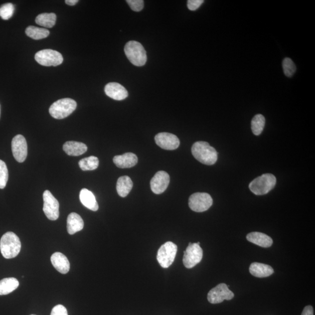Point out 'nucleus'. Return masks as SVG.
<instances>
[{"mask_svg": "<svg viewBox=\"0 0 315 315\" xmlns=\"http://www.w3.org/2000/svg\"><path fill=\"white\" fill-rule=\"evenodd\" d=\"M78 165L84 171L94 170L98 168L99 159L97 157L94 156L89 157L80 160Z\"/></svg>", "mask_w": 315, "mask_h": 315, "instance_id": "nucleus-28", "label": "nucleus"}, {"mask_svg": "<svg viewBox=\"0 0 315 315\" xmlns=\"http://www.w3.org/2000/svg\"><path fill=\"white\" fill-rule=\"evenodd\" d=\"M213 203V198L210 194L206 193H194L189 197V207L191 210L197 213H202L208 210Z\"/></svg>", "mask_w": 315, "mask_h": 315, "instance_id": "nucleus-8", "label": "nucleus"}, {"mask_svg": "<svg viewBox=\"0 0 315 315\" xmlns=\"http://www.w3.org/2000/svg\"><path fill=\"white\" fill-rule=\"evenodd\" d=\"M65 2H66L67 5L73 6L76 4L78 1V0H66Z\"/></svg>", "mask_w": 315, "mask_h": 315, "instance_id": "nucleus-36", "label": "nucleus"}, {"mask_svg": "<svg viewBox=\"0 0 315 315\" xmlns=\"http://www.w3.org/2000/svg\"><path fill=\"white\" fill-rule=\"evenodd\" d=\"M77 103L73 99L64 98L53 103L49 108L50 114L56 119H63L69 116L77 108Z\"/></svg>", "mask_w": 315, "mask_h": 315, "instance_id": "nucleus-5", "label": "nucleus"}, {"mask_svg": "<svg viewBox=\"0 0 315 315\" xmlns=\"http://www.w3.org/2000/svg\"><path fill=\"white\" fill-rule=\"evenodd\" d=\"M43 210L49 220L55 221L59 217V203L49 190L44 191L43 195Z\"/></svg>", "mask_w": 315, "mask_h": 315, "instance_id": "nucleus-10", "label": "nucleus"}, {"mask_svg": "<svg viewBox=\"0 0 315 315\" xmlns=\"http://www.w3.org/2000/svg\"><path fill=\"white\" fill-rule=\"evenodd\" d=\"M126 2L134 11H141L144 8V1L143 0H127Z\"/></svg>", "mask_w": 315, "mask_h": 315, "instance_id": "nucleus-32", "label": "nucleus"}, {"mask_svg": "<svg viewBox=\"0 0 315 315\" xmlns=\"http://www.w3.org/2000/svg\"><path fill=\"white\" fill-rule=\"evenodd\" d=\"M203 252L197 243H189L186 250L184 252L183 262L187 269L194 268L199 263L203 258Z\"/></svg>", "mask_w": 315, "mask_h": 315, "instance_id": "nucleus-9", "label": "nucleus"}, {"mask_svg": "<svg viewBox=\"0 0 315 315\" xmlns=\"http://www.w3.org/2000/svg\"><path fill=\"white\" fill-rule=\"evenodd\" d=\"M20 249L21 242L18 236L12 232H8L2 236L0 241V250L4 258L9 259L18 256Z\"/></svg>", "mask_w": 315, "mask_h": 315, "instance_id": "nucleus-2", "label": "nucleus"}, {"mask_svg": "<svg viewBox=\"0 0 315 315\" xmlns=\"http://www.w3.org/2000/svg\"><path fill=\"white\" fill-rule=\"evenodd\" d=\"M18 280L13 277L5 278L0 281V296L8 295L19 287Z\"/></svg>", "mask_w": 315, "mask_h": 315, "instance_id": "nucleus-24", "label": "nucleus"}, {"mask_svg": "<svg viewBox=\"0 0 315 315\" xmlns=\"http://www.w3.org/2000/svg\"><path fill=\"white\" fill-rule=\"evenodd\" d=\"M276 177L271 173L262 174L249 184V189L256 195H265L271 191L276 184Z\"/></svg>", "mask_w": 315, "mask_h": 315, "instance_id": "nucleus-4", "label": "nucleus"}, {"mask_svg": "<svg viewBox=\"0 0 315 315\" xmlns=\"http://www.w3.org/2000/svg\"><path fill=\"white\" fill-rule=\"evenodd\" d=\"M191 153L198 161L207 165H213L218 159V153L207 142H198L191 147Z\"/></svg>", "mask_w": 315, "mask_h": 315, "instance_id": "nucleus-1", "label": "nucleus"}, {"mask_svg": "<svg viewBox=\"0 0 315 315\" xmlns=\"http://www.w3.org/2000/svg\"><path fill=\"white\" fill-rule=\"evenodd\" d=\"M155 141L160 148L166 150H176L179 147L177 137L169 133H160L155 137Z\"/></svg>", "mask_w": 315, "mask_h": 315, "instance_id": "nucleus-14", "label": "nucleus"}, {"mask_svg": "<svg viewBox=\"0 0 315 315\" xmlns=\"http://www.w3.org/2000/svg\"><path fill=\"white\" fill-rule=\"evenodd\" d=\"M26 35L34 40H40L46 38L50 35L49 30L38 28L34 26H29L25 30Z\"/></svg>", "mask_w": 315, "mask_h": 315, "instance_id": "nucleus-26", "label": "nucleus"}, {"mask_svg": "<svg viewBox=\"0 0 315 315\" xmlns=\"http://www.w3.org/2000/svg\"><path fill=\"white\" fill-rule=\"evenodd\" d=\"M133 186L131 178L128 176L120 177L116 184V189L120 196L125 197L131 191Z\"/></svg>", "mask_w": 315, "mask_h": 315, "instance_id": "nucleus-23", "label": "nucleus"}, {"mask_svg": "<svg viewBox=\"0 0 315 315\" xmlns=\"http://www.w3.org/2000/svg\"><path fill=\"white\" fill-rule=\"evenodd\" d=\"M8 180V171L5 163L0 160V189H4Z\"/></svg>", "mask_w": 315, "mask_h": 315, "instance_id": "nucleus-31", "label": "nucleus"}, {"mask_svg": "<svg viewBox=\"0 0 315 315\" xmlns=\"http://www.w3.org/2000/svg\"><path fill=\"white\" fill-rule=\"evenodd\" d=\"M246 239L250 242L262 248H269L273 245V239L263 233L253 232L249 233Z\"/></svg>", "mask_w": 315, "mask_h": 315, "instance_id": "nucleus-18", "label": "nucleus"}, {"mask_svg": "<svg viewBox=\"0 0 315 315\" xmlns=\"http://www.w3.org/2000/svg\"><path fill=\"white\" fill-rule=\"evenodd\" d=\"M125 52L129 60L135 66L142 67L146 64L147 53L141 43L135 40L130 41L126 44Z\"/></svg>", "mask_w": 315, "mask_h": 315, "instance_id": "nucleus-3", "label": "nucleus"}, {"mask_svg": "<svg viewBox=\"0 0 315 315\" xmlns=\"http://www.w3.org/2000/svg\"><path fill=\"white\" fill-rule=\"evenodd\" d=\"M88 147L83 143L67 142L63 145V150L70 156H80L87 152Z\"/></svg>", "mask_w": 315, "mask_h": 315, "instance_id": "nucleus-19", "label": "nucleus"}, {"mask_svg": "<svg viewBox=\"0 0 315 315\" xmlns=\"http://www.w3.org/2000/svg\"><path fill=\"white\" fill-rule=\"evenodd\" d=\"M13 156L17 162L22 163L28 156V146L26 139L22 135H16L13 138L11 143Z\"/></svg>", "mask_w": 315, "mask_h": 315, "instance_id": "nucleus-12", "label": "nucleus"}, {"mask_svg": "<svg viewBox=\"0 0 315 315\" xmlns=\"http://www.w3.org/2000/svg\"><path fill=\"white\" fill-rule=\"evenodd\" d=\"M84 226V221L80 215L72 213L67 218V231L68 234L74 235L82 230Z\"/></svg>", "mask_w": 315, "mask_h": 315, "instance_id": "nucleus-21", "label": "nucleus"}, {"mask_svg": "<svg viewBox=\"0 0 315 315\" xmlns=\"http://www.w3.org/2000/svg\"><path fill=\"white\" fill-rule=\"evenodd\" d=\"M249 272L253 276L264 278L273 275L274 270L271 266L268 265L255 262L250 266Z\"/></svg>", "mask_w": 315, "mask_h": 315, "instance_id": "nucleus-20", "label": "nucleus"}, {"mask_svg": "<svg viewBox=\"0 0 315 315\" xmlns=\"http://www.w3.org/2000/svg\"><path fill=\"white\" fill-rule=\"evenodd\" d=\"M105 92L108 97L116 101H122L128 97L126 89L117 83L108 84L105 87Z\"/></svg>", "mask_w": 315, "mask_h": 315, "instance_id": "nucleus-15", "label": "nucleus"}, {"mask_svg": "<svg viewBox=\"0 0 315 315\" xmlns=\"http://www.w3.org/2000/svg\"><path fill=\"white\" fill-rule=\"evenodd\" d=\"M15 11V6L12 3H6L0 6V17L2 19L8 20Z\"/></svg>", "mask_w": 315, "mask_h": 315, "instance_id": "nucleus-29", "label": "nucleus"}, {"mask_svg": "<svg viewBox=\"0 0 315 315\" xmlns=\"http://www.w3.org/2000/svg\"><path fill=\"white\" fill-rule=\"evenodd\" d=\"M203 2V0H189L187 1V7L190 11H196Z\"/></svg>", "mask_w": 315, "mask_h": 315, "instance_id": "nucleus-34", "label": "nucleus"}, {"mask_svg": "<svg viewBox=\"0 0 315 315\" xmlns=\"http://www.w3.org/2000/svg\"></svg>", "mask_w": 315, "mask_h": 315, "instance_id": "nucleus-38", "label": "nucleus"}, {"mask_svg": "<svg viewBox=\"0 0 315 315\" xmlns=\"http://www.w3.org/2000/svg\"><path fill=\"white\" fill-rule=\"evenodd\" d=\"M51 262L54 268L63 275L69 272L70 269V262L67 257L60 252L54 253L51 256Z\"/></svg>", "mask_w": 315, "mask_h": 315, "instance_id": "nucleus-16", "label": "nucleus"}, {"mask_svg": "<svg viewBox=\"0 0 315 315\" xmlns=\"http://www.w3.org/2000/svg\"><path fill=\"white\" fill-rule=\"evenodd\" d=\"M266 120L262 115L258 114L254 116L251 122L252 131L255 136L262 134L265 126Z\"/></svg>", "mask_w": 315, "mask_h": 315, "instance_id": "nucleus-27", "label": "nucleus"}, {"mask_svg": "<svg viewBox=\"0 0 315 315\" xmlns=\"http://www.w3.org/2000/svg\"><path fill=\"white\" fill-rule=\"evenodd\" d=\"M0 117H1V105H0Z\"/></svg>", "mask_w": 315, "mask_h": 315, "instance_id": "nucleus-37", "label": "nucleus"}, {"mask_svg": "<svg viewBox=\"0 0 315 315\" xmlns=\"http://www.w3.org/2000/svg\"><path fill=\"white\" fill-rule=\"evenodd\" d=\"M301 315H314V309L312 306H307L304 308Z\"/></svg>", "mask_w": 315, "mask_h": 315, "instance_id": "nucleus-35", "label": "nucleus"}, {"mask_svg": "<svg viewBox=\"0 0 315 315\" xmlns=\"http://www.w3.org/2000/svg\"><path fill=\"white\" fill-rule=\"evenodd\" d=\"M114 162L120 168H130L135 166L138 162V158L136 154L128 153L114 158Z\"/></svg>", "mask_w": 315, "mask_h": 315, "instance_id": "nucleus-17", "label": "nucleus"}, {"mask_svg": "<svg viewBox=\"0 0 315 315\" xmlns=\"http://www.w3.org/2000/svg\"><path fill=\"white\" fill-rule=\"evenodd\" d=\"M177 251V245L172 242H166L160 246L157 253V259L162 268H168L172 265Z\"/></svg>", "mask_w": 315, "mask_h": 315, "instance_id": "nucleus-6", "label": "nucleus"}, {"mask_svg": "<svg viewBox=\"0 0 315 315\" xmlns=\"http://www.w3.org/2000/svg\"><path fill=\"white\" fill-rule=\"evenodd\" d=\"M234 297V294L229 289L227 284L221 283L210 291L207 296L209 303L213 304H220L224 300H231Z\"/></svg>", "mask_w": 315, "mask_h": 315, "instance_id": "nucleus-11", "label": "nucleus"}, {"mask_svg": "<svg viewBox=\"0 0 315 315\" xmlns=\"http://www.w3.org/2000/svg\"><path fill=\"white\" fill-rule=\"evenodd\" d=\"M50 315H68L67 310L62 305H58L53 308Z\"/></svg>", "mask_w": 315, "mask_h": 315, "instance_id": "nucleus-33", "label": "nucleus"}, {"mask_svg": "<svg viewBox=\"0 0 315 315\" xmlns=\"http://www.w3.org/2000/svg\"><path fill=\"white\" fill-rule=\"evenodd\" d=\"M283 68L284 74L288 77H292L296 71V65L290 58H286L283 60Z\"/></svg>", "mask_w": 315, "mask_h": 315, "instance_id": "nucleus-30", "label": "nucleus"}, {"mask_svg": "<svg viewBox=\"0 0 315 315\" xmlns=\"http://www.w3.org/2000/svg\"><path fill=\"white\" fill-rule=\"evenodd\" d=\"M57 16L54 13H43L36 17L35 22L44 28H51L55 25Z\"/></svg>", "mask_w": 315, "mask_h": 315, "instance_id": "nucleus-25", "label": "nucleus"}, {"mask_svg": "<svg viewBox=\"0 0 315 315\" xmlns=\"http://www.w3.org/2000/svg\"><path fill=\"white\" fill-rule=\"evenodd\" d=\"M35 60L43 66H57L63 62V57L57 51L44 49L38 51L35 56Z\"/></svg>", "mask_w": 315, "mask_h": 315, "instance_id": "nucleus-7", "label": "nucleus"}, {"mask_svg": "<svg viewBox=\"0 0 315 315\" xmlns=\"http://www.w3.org/2000/svg\"><path fill=\"white\" fill-rule=\"evenodd\" d=\"M80 199L81 203L85 207L93 211H98L99 208L98 202L92 191L87 189H82L80 193Z\"/></svg>", "mask_w": 315, "mask_h": 315, "instance_id": "nucleus-22", "label": "nucleus"}, {"mask_svg": "<svg viewBox=\"0 0 315 315\" xmlns=\"http://www.w3.org/2000/svg\"><path fill=\"white\" fill-rule=\"evenodd\" d=\"M170 182L169 174L165 171H159L151 180V189L153 192L160 194L164 192L168 187Z\"/></svg>", "mask_w": 315, "mask_h": 315, "instance_id": "nucleus-13", "label": "nucleus"}]
</instances>
